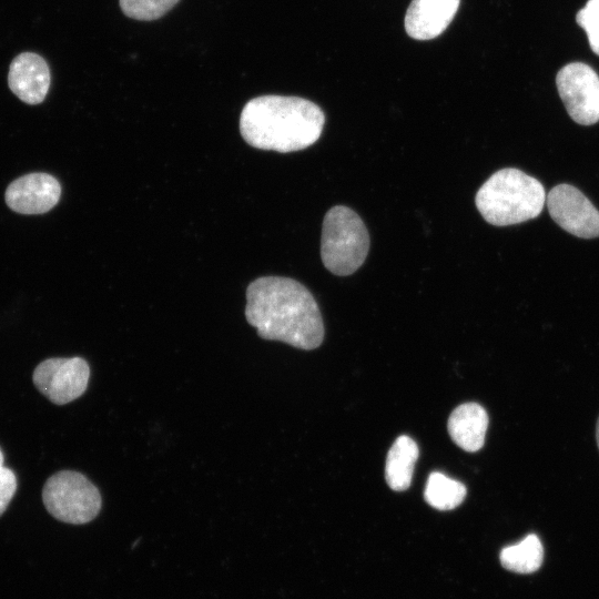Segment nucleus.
I'll return each instance as SVG.
<instances>
[{
	"label": "nucleus",
	"mask_w": 599,
	"mask_h": 599,
	"mask_svg": "<svg viewBox=\"0 0 599 599\" xmlns=\"http://www.w3.org/2000/svg\"><path fill=\"white\" fill-rule=\"evenodd\" d=\"M179 0H120V7L129 18L150 21L165 14Z\"/></svg>",
	"instance_id": "16"
},
{
	"label": "nucleus",
	"mask_w": 599,
	"mask_h": 599,
	"mask_svg": "<svg viewBox=\"0 0 599 599\" xmlns=\"http://www.w3.org/2000/svg\"><path fill=\"white\" fill-rule=\"evenodd\" d=\"M546 204L552 220L568 233L581 238L599 236V211L577 187L555 186Z\"/></svg>",
	"instance_id": "8"
},
{
	"label": "nucleus",
	"mask_w": 599,
	"mask_h": 599,
	"mask_svg": "<svg viewBox=\"0 0 599 599\" xmlns=\"http://www.w3.org/2000/svg\"><path fill=\"white\" fill-rule=\"evenodd\" d=\"M369 250L368 231L352 209L335 205L323 220L321 257L335 275L347 276L365 262Z\"/></svg>",
	"instance_id": "4"
},
{
	"label": "nucleus",
	"mask_w": 599,
	"mask_h": 599,
	"mask_svg": "<svg viewBox=\"0 0 599 599\" xmlns=\"http://www.w3.org/2000/svg\"><path fill=\"white\" fill-rule=\"evenodd\" d=\"M3 465V454H2V450L0 449V466Z\"/></svg>",
	"instance_id": "20"
},
{
	"label": "nucleus",
	"mask_w": 599,
	"mask_h": 599,
	"mask_svg": "<svg viewBox=\"0 0 599 599\" xmlns=\"http://www.w3.org/2000/svg\"><path fill=\"white\" fill-rule=\"evenodd\" d=\"M559 95L570 118L582 125L599 121V75L588 64L571 62L556 77Z\"/></svg>",
	"instance_id": "6"
},
{
	"label": "nucleus",
	"mask_w": 599,
	"mask_h": 599,
	"mask_svg": "<svg viewBox=\"0 0 599 599\" xmlns=\"http://www.w3.org/2000/svg\"><path fill=\"white\" fill-rule=\"evenodd\" d=\"M596 437H597V444H598V448H599V418H598V422H597Z\"/></svg>",
	"instance_id": "19"
},
{
	"label": "nucleus",
	"mask_w": 599,
	"mask_h": 599,
	"mask_svg": "<svg viewBox=\"0 0 599 599\" xmlns=\"http://www.w3.org/2000/svg\"><path fill=\"white\" fill-rule=\"evenodd\" d=\"M89 378L90 366L79 356L48 358L34 368L32 375L37 389L57 405H65L83 395Z\"/></svg>",
	"instance_id": "7"
},
{
	"label": "nucleus",
	"mask_w": 599,
	"mask_h": 599,
	"mask_svg": "<svg viewBox=\"0 0 599 599\" xmlns=\"http://www.w3.org/2000/svg\"><path fill=\"white\" fill-rule=\"evenodd\" d=\"M488 415L477 403H466L456 407L447 423L453 441L461 449L474 453L485 443Z\"/></svg>",
	"instance_id": "12"
},
{
	"label": "nucleus",
	"mask_w": 599,
	"mask_h": 599,
	"mask_svg": "<svg viewBox=\"0 0 599 599\" xmlns=\"http://www.w3.org/2000/svg\"><path fill=\"white\" fill-rule=\"evenodd\" d=\"M8 84L21 101L41 103L50 87V70L45 60L33 52L20 53L10 64Z\"/></svg>",
	"instance_id": "10"
},
{
	"label": "nucleus",
	"mask_w": 599,
	"mask_h": 599,
	"mask_svg": "<svg viewBox=\"0 0 599 599\" xmlns=\"http://www.w3.org/2000/svg\"><path fill=\"white\" fill-rule=\"evenodd\" d=\"M460 0H412L405 14V30L416 40L440 35L455 17Z\"/></svg>",
	"instance_id": "11"
},
{
	"label": "nucleus",
	"mask_w": 599,
	"mask_h": 599,
	"mask_svg": "<svg viewBox=\"0 0 599 599\" xmlns=\"http://www.w3.org/2000/svg\"><path fill=\"white\" fill-rule=\"evenodd\" d=\"M245 317L263 339L309 351L324 338L323 318L314 296L290 277L254 280L246 288Z\"/></svg>",
	"instance_id": "1"
},
{
	"label": "nucleus",
	"mask_w": 599,
	"mask_h": 599,
	"mask_svg": "<svg viewBox=\"0 0 599 599\" xmlns=\"http://www.w3.org/2000/svg\"><path fill=\"white\" fill-rule=\"evenodd\" d=\"M544 559V547L539 538L531 534L516 545L500 551L501 565L514 572L530 573L536 571Z\"/></svg>",
	"instance_id": "14"
},
{
	"label": "nucleus",
	"mask_w": 599,
	"mask_h": 599,
	"mask_svg": "<svg viewBox=\"0 0 599 599\" xmlns=\"http://www.w3.org/2000/svg\"><path fill=\"white\" fill-rule=\"evenodd\" d=\"M42 501L55 519L83 525L93 520L102 507V497L88 477L75 470H61L45 481Z\"/></svg>",
	"instance_id": "5"
},
{
	"label": "nucleus",
	"mask_w": 599,
	"mask_h": 599,
	"mask_svg": "<svg viewBox=\"0 0 599 599\" xmlns=\"http://www.w3.org/2000/svg\"><path fill=\"white\" fill-rule=\"evenodd\" d=\"M324 123L325 114L314 102L270 94L254 98L244 105L240 132L253 148L288 153L314 144Z\"/></svg>",
	"instance_id": "2"
},
{
	"label": "nucleus",
	"mask_w": 599,
	"mask_h": 599,
	"mask_svg": "<svg viewBox=\"0 0 599 599\" xmlns=\"http://www.w3.org/2000/svg\"><path fill=\"white\" fill-rule=\"evenodd\" d=\"M476 207L496 226L518 224L538 216L546 203L542 184L514 167L495 172L477 191Z\"/></svg>",
	"instance_id": "3"
},
{
	"label": "nucleus",
	"mask_w": 599,
	"mask_h": 599,
	"mask_svg": "<svg viewBox=\"0 0 599 599\" xmlns=\"http://www.w3.org/2000/svg\"><path fill=\"white\" fill-rule=\"evenodd\" d=\"M17 490V478L14 473L0 466V516L6 511L9 502L13 498Z\"/></svg>",
	"instance_id": "18"
},
{
	"label": "nucleus",
	"mask_w": 599,
	"mask_h": 599,
	"mask_svg": "<svg viewBox=\"0 0 599 599\" xmlns=\"http://www.w3.org/2000/svg\"><path fill=\"white\" fill-rule=\"evenodd\" d=\"M61 186L47 173H30L14 180L6 191V202L14 212L42 214L59 202Z\"/></svg>",
	"instance_id": "9"
},
{
	"label": "nucleus",
	"mask_w": 599,
	"mask_h": 599,
	"mask_svg": "<svg viewBox=\"0 0 599 599\" xmlns=\"http://www.w3.org/2000/svg\"><path fill=\"white\" fill-rule=\"evenodd\" d=\"M466 496V487L441 473L429 475L424 497L428 505L438 510H450L459 506Z\"/></svg>",
	"instance_id": "15"
},
{
	"label": "nucleus",
	"mask_w": 599,
	"mask_h": 599,
	"mask_svg": "<svg viewBox=\"0 0 599 599\" xmlns=\"http://www.w3.org/2000/svg\"><path fill=\"white\" fill-rule=\"evenodd\" d=\"M418 455V446L410 437L402 435L394 441L385 464L386 483L393 490L403 491L410 486Z\"/></svg>",
	"instance_id": "13"
},
{
	"label": "nucleus",
	"mask_w": 599,
	"mask_h": 599,
	"mask_svg": "<svg viewBox=\"0 0 599 599\" xmlns=\"http://www.w3.org/2000/svg\"><path fill=\"white\" fill-rule=\"evenodd\" d=\"M576 21L586 31L591 50L599 55V0H588Z\"/></svg>",
	"instance_id": "17"
}]
</instances>
